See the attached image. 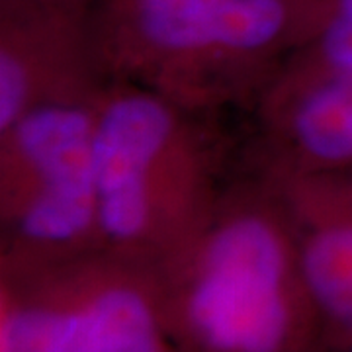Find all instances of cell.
Wrapping results in <instances>:
<instances>
[{"mask_svg": "<svg viewBox=\"0 0 352 352\" xmlns=\"http://www.w3.org/2000/svg\"><path fill=\"white\" fill-rule=\"evenodd\" d=\"M151 268L173 352H311L321 340L288 215L252 170Z\"/></svg>", "mask_w": 352, "mask_h": 352, "instance_id": "obj_1", "label": "cell"}, {"mask_svg": "<svg viewBox=\"0 0 352 352\" xmlns=\"http://www.w3.org/2000/svg\"><path fill=\"white\" fill-rule=\"evenodd\" d=\"M331 0H98L108 82L151 90L194 112H254Z\"/></svg>", "mask_w": 352, "mask_h": 352, "instance_id": "obj_2", "label": "cell"}, {"mask_svg": "<svg viewBox=\"0 0 352 352\" xmlns=\"http://www.w3.org/2000/svg\"><path fill=\"white\" fill-rule=\"evenodd\" d=\"M227 164L217 116L110 82L94 131L102 249L147 266L170 256L212 215Z\"/></svg>", "mask_w": 352, "mask_h": 352, "instance_id": "obj_3", "label": "cell"}, {"mask_svg": "<svg viewBox=\"0 0 352 352\" xmlns=\"http://www.w3.org/2000/svg\"><path fill=\"white\" fill-rule=\"evenodd\" d=\"M0 352H173L153 268L106 249L0 266Z\"/></svg>", "mask_w": 352, "mask_h": 352, "instance_id": "obj_4", "label": "cell"}, {"mask_svg": "<svg viewBox=\"0 0 352 352\" xmlns=\"http://www.w3.org/2000/svg\"><path fill=\"white\" fill-rule=\"evenodd\" d=\"M98 100L43 104L0 129V266L102 249L94 176Z\"/></svg>", "mask_w": 352, "mask_h": 352, "instance_id": "obj_5", "label": "cell"}, {"mask_svg": "<svg viewBox=\"0 0 352 352\" xmlns=\"http://www.w3.org/2000/svg\"><path fill=\"white\" fill-rule=\"evenodd\" d=\"M108 85L98 0H0V129L43 104L98 100Z\"/></svg>", "mask_w": 352, "mask_h": 352, "instance_id": "obj_6", "label": "cell"}, {"mask_svg": "<svg viewBox=\"0 0 352 352\" xmlns=\"http://www.w3.org/2000/svg\"><path fill=\"white\" fill-rule=\"evenodd\" d=\"M252 173L270 182L288 215L319 342L352 340V166Z\"/></svg>", "mask_w": 352, "mask_h": 352, "instance_id": "obj_7", "label": "cell"}, {"mask_svg": "<svg viewBox=\"0 0 352 352\" xmlns=\"http://www.w3.org/2000/svg\"><path fill=\"white\" fill-rule=\"evenodd\" d=\"M256 120L247 166L319 170L352 166V75L315 87Z\"/></svg>", "mask_w": 352, "mask_h": 352, "instance_id": "obj_8", "label": "cell"}, {"mask_svg": "<svg viewBox=\"0 0 352 352\" xmlns=\"http://www.w3.org/2000/svg\"><path fill=\"white\" fill-rule=\"evenodd\" d=\"M352 75V0H331L323 22L282 65L254 108L258 118L303 92Z\"/></svg>", "mask_w": 352, "mask_h": 352, "instance_id": "obj_9", "label": "cell"}, {"mask_svg": "<svg viewBox=\"0 0 352 352\" xmlns=\"http://www.w3.org/2000/svg\"><path fill=\"white\" fill-rule=\"evenodd\" d=\"M311 352H352V340L339 342V344H325V342H319Z\"/></svg>", "mask_w": 352, "mask_h": 352, "instance_id": "obj_10", "label": "cell"}]
</instances>
